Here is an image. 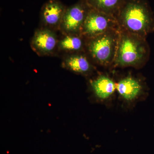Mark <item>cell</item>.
Here are the masks:
<instances>
[{
    "mask_svg": "<svg viewBox=\"0 0 154 154\" xmlns=\"http://www.w3.org/2000/svg\"><path fill=\"white\" fill-rule=\"evenodd\" d=\"M116 19L120 31L145 38L154 31V13L146 0H125Z\"/></svg>",
    "mask_w": 154,
    "mask_h": 154,
    "instance_id": "6da1fadb",
    "label": "cell"
},
{
    "mask_svg": "<svg viewBox=\"0 0 154 154\" xmlns=\"http://www.w3.org/2000/svg\"><path fill=\"white\" fill-rule=\"evenodd\" d=\"M150 48L146 38L120 31L113 68L140 69L149 59Z\"/></svg>",
    "mask_w": 154,
    "mask_h": 154,
    "instance_id": "7a4b0ae2",
    "label": "cell"
},
{
    "mask_svg": "<svg viewBox=\"0 0 154 154\" xmlns=\"http://www.w3.org/2000/svg\"><path fill=\"white\" fill-rule=\"evenodd\" d=\"M120 33L119 29H113L86 38V53L93 63L105 67L113 66Z\"/></svg>",
    "mask_w": 154,
    "mask_h": 154,
    "instance_id": "3957f363",
    "label": "cell"
},
{
    "mask_svg": "<svg viewBox=\"0 0 154 154\" xmlns=\"http://www.w3.org/2000/svg\"><path fill=\"white\" fill-rule=\"evenodd\" d=\"M113 29H119L116 17L91 8L81 34L85 38H91Z\"/></svg>",
    "mask_w": 154,
    "mask_h": 154,
    "instance_id": "277c9868",
    "label": "cell"
},
{
    "mask_svg": "<svg viewBox=\"0 0 154 154\" xmlns=\"http://www.w3.org/2000/svg\"><path fill=\"white\" fill-rule=\"evenodd\" d=\"M91 8L87 0H80L66 8L60 29L65 34H81L84 22Z\"/></svg>",
    "mask_w": 154,
    "mask_h": 154,
    "instance_id": "5b68a950",
    "label": "cell"
},
{
    "mask_svg": "<svg viewBox=\"0 0 154 154\" xmlns=\"http://www.w3.org/2000/svg\"><path fill=\"white\" fill-rule=\"evenodd\" d=\"M57 36L51 29L44 28L36 30L31 41L32 49L39 56L52 54L57 47Z\"/></svg>",
    "mask_w": 154,
    "mask_h": 154,
    "instance_id": "8992f818",
    "label": "cell"
},
{
    "mask_svg": "<svg viewBox=\"0 0 154 154\" xmlns=\"http://www.w3.org/2000/svg\"><path fill=\"white\" fill-rule=\"evenodd\" d=\"M146 86L142 80L128 75L116 83V91L122 99L126 102L135 101L143 95Z\"/></svg>",
    "mask_w": 154,
    "mask_h": 154,
    "instance_id": "52a82bcc",
    "label": "cell"
},
{
    "mask_svg": "<svg viewBox=\"0 0 154 154\" xmlns=\"http://www.w3.org/2000/svg\"><path fill=\"white\" fill-rule=\"evenodd\" d=\"M66 8L57 0H49L42 9V22L45 28H60Z\"/></svg>",
    "mask_w": 154,
    "mask_h": 154,
    "instance_id": "ba28073f",
    "label": "cell"
},
{
    "mask_svg": "<svg viewBox=\"0 0 154 154\" xmlns=\"http://www.w3.org/2000/svg\"><path fill=\"white\" fill-rule=\"evenodd\" d=\"M93 62L86 52L75 53L68 55L63 61V67L84 76L91 75L95 70Z\"/></svg>",
    "mask_w": 154,
    "mask_h": 154,
    "instance_id": "9c48e42d",
    "label": "cell"
},
{
    "mask_svg": "<svg viewBox=\"0 0 154 154\" xmlns=\"http://www.w3.org/2000/svg\"><path fill=\"white\" fill-rule=\"evenodd\" d=\"M90 84L95 96L102 101L110 99L116 91V83L107 75H99Z\"/></svg>",
    "mask_w": 154,
    "mask_h": 154,
    "instance_id": "30bf717a",
    "label": "cell"
},
{
    "mask_svg": "<svg viewBox=\"0 0 154 154\" xmlns=\"http://www.w3.org/2000/svg\"><path fill=\"white\" fill-rule=\"evenodd\" d=\"M57 48L70 54L86 52V38L82 34H65L58 41Z\"/></svg>",
    "mask_w": 154,
    "mask_h": 154,
    "instance_id": "8fae6325",
    "label": "cell"
},
{
    "mask_svg": "<svg viewBox=\"0 0 154 154\" xmlns=\"http://www.w3.org/2000/svg\"><path fill=\"white\" fill-rule=\"evenodd\" d=\"M91 8L116 18L125 0H87Z\"/></svg>",
    "mask_w": 154,
    "mask_h": 154,
    "instance_id": "7c38bea8",
    "label": "cell"
},
{
    "mask_svg": "<svg viewBox=\"0 0 154 154\" xmlns=\"http://www.w3.org/2000/svg\"></svg>",
    "mask_w": 154,
    "mask_h": 154,
    "instance_id": "4fadbf2b",
    "label": "cell"
}]
</instances>
